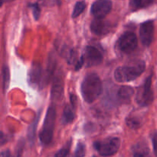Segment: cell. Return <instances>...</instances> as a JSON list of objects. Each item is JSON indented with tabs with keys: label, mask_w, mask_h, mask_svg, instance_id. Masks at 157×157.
Listing matches in <instances>:
<instances>
[{
	"label": "cell",
	"mask_w": 157,
	"mask_h": 157,
	"mask_svg": "<svg viewBox=\"0 0 157 157\" xmlns=\"http://www.w3.org/2000/svg\"><path fill=\"white\" fill-rule=\"evenodd\" d=\"M83 99L87 103H94L103 92V84L97 74L90 73L84 77L81 86Z\"/></svg>",
	"instance_id": "cell-1"
},
{
	"label": "cell",
	"mask_w": 157,
	"mask_h": 157,
	"mask_svg": "<svg viewBox=\"0 0 157 157\" xmlns=\"http://www.w3.org/2000/svg\"><path fill=\"white\" fill-rule=\"evenodd\" d=\"M86 8V3L84 2H78L76 3L75 6V9H74L73 13H72V17L73 18H77L78 16H79Z\"/></svg>",
	"instance_id": "cell-17"
},
{
	"label": "cell",
	"mask_w": 157,
	"mask_h": 157,
	"mask_svg": "<svg viewBox=\"0 0 157 157\" xmlns=\"http://www.w3.org/2000/svg\"><path fill=\"white\" fill-rule=\"evenodd\" d=\"M154 34V24L153 21H147L140 26V35L143 44L149 46L153 42Z\"/></svg>",
	"instance_id": "cell-9"
},
{
	"label": "cell",
	"mask_w": 157,
	"mask_h": 157,
	"mask_svg": "<svg viewBox=\"0 0 157 157\" xmlns=\"http://www.w3.org/2000/svg\"><path fill=\"white\" fill-rule=\"evenodd\" d=\"M146 69L144 61H139L133 66H124L118 67L115 70L114 78L118 83H127L133 81L140 76Z\"/></svg>",
	"instance_id": "cell-2"
},
{
	"label": "cell",
	"mask_w": 157,
	"mask_h": 157,
	"mask_svg": "<svg viewBox=\"0 0 157 157\" xmlns=\"http://www.w3.org/2000/svg\"><path fill=\"white\" fill-rule=\"evenodd\" d=\"M39 118H40V112H38V115H37L36 119H35V120L34 121V123H32V124H31V126H29V132H28V136H29V139L32 142H33L34 139H35L37 125H38V120H39Z\"/></svg>",
	"instance_id": "cell-15"
},
{
	"label": "cell",
	"mask_w": 157,
	"mask_h": 157,
	"mask_svg": "<svg viewBox=\"0 0 157 157\" xmlns=\"http://www.w3.org/2000/svg\"><path fill=\"white\" fill-rule=\"evenodd\" d=\"M134 90L132 87L128 86H121L117 92V98L121 103H128L133 95Z\"/></svg>",
	"instance_id": "cell-12"
},
{
	"label": "cell",
	"mask_w": 157,
	"mask_h": 157,
	"mask_svg": "<svg viewBox=\"0 0 157 157\" xmlns=\"http://www.w3.org/2000/svg\"><path fill=\"white\" fill-rule=\"evenodd\" d=\"M85 155V146L84 143H79L75 150V157H84Z\"/></svg>",
	"instance_id": "cell-18"
},
{
	"label": "cell",
	"mask_w": 157,
	"mask_h": 157,
	"mask_svg": "<svg viewBox=\"0 0 157 157\" xmlns=\"http://www.w3.org/2000/svg\"><path fill=\"white\" fill-rule=\"evenodd\" d=\"M112 2L110 0H98L91 6V13L96 18H104L110 12Z\"/></svg>",
	"instance_id": "cell-8"
},
{
	"label": "cell",
	"mask_w": 157,
	"mask_h": 157,
	"mask_svg": "<svg viewBox=\"0 0 157 157\" xmlns=\"http://www.w3.org/2000/svg\"><path fill=\"white\" fill-rule=\"evenodd\" d=\"M94 146L101 155L110 156L118 151L121 146V139L117 137H110L103 141L95 142Z\"/></svg>",
	"instance_id": "cell-4"
},
{
	"label": "cell",
	"mask_w": 157,
	"mask_h": 157,
	"mask_svg": "<svg viewBox=\"0 0 157 157\" xmlns=\"http://www.w3.org/2000/svg\"><path fill=\"white\" fill-rule=\"evenodd\" d=\"M130 5L133 9H137L144 6V0H130Z\"/></svg>",
	"instance_id": "cell-21"
},
{
	"label": "cell",
	"mask_w": 157,
	"mask_h": 157,
	"mask_svg": "<svg viewBox=\"0 0 157 157\" xmlns=\"http://www.w3.org/2000/svg\"><path fill=\"white\" fill-rule=\"evenodd\" d=\"M91 31L98 35H105L110 30V26L107 22L104 21V18H95L90 25Z\"/></svg>",
	"instance_id": "cell-10"
},
{
	"label": "cell",
	"mask_w": 157,
	"mask_h": 157,
	"mask_svg": "<svg viewBox=\"0 0 157 157\" xmlns=\"http://www.w3.org/2000/svg\"><path fill=\"white\" fill-rule=\"evenodd\" d=\"M41 77H42V69L41 66L38 64L32 66L29 74V83L38 86L41 83Z\"/></svg>",
	"instance_id": "cell-11"
},
{
	"label": "cell",
	"mask_w": 157,
	"mask_h": 157,
	"mask_svg": "<svg viewBox=\"0 0 157 157\" xmlns=\"http://www.w3.org/2000/svg\"><path fill=\"white\" fill-rule=\"evenodd\" d=\"M83 56L84 58V63L88 67L101 64L104 58L102 53L100 52L99 49L92 46H88L86 47L85 52Z\"/></svg>",
	"instance_id": "cell-7"
},
{
	"label": "cell",
	"mask_w": 157,
	"mask_h": 157,
	"mask_svg": "<svg viewBox=\"0 0 157 157\" xmlns=\"http://www.w3.org/2000/svg\"><path fill=\"white\" fill-rule=\"evenodd\" d=\"M10 82V72L8 66H4L2 69V84L4 91L7 90Z\"/></svg>",
	"instance_id": "cell-16"
},
{
	"label": "cell",
	"mask_w": 157,
	"mask_h": 157,
	"mask_svg": "<svg viewBox=\"0 0 157 157\" xmlns=\"http://www.w3.org/2000/svg\"><path fill=\"white\" fill-rule=\"evenodd\" d=\"M54 157H69V149L66 148L60 149Z\"/></svg>",
	"instance_id": "cell-22"
},
{
	"label": "cell",
	"mask_w": 157,
	"mask_h": 157,
	"mask_svg": "<svg viewBox=\"0 0 157 157\" xmlns=\"http://www.w3.org/2000/svg\"><path fill=\"white\" fill-rule=\"evenodd\" d=\"M63 83L61 78H56L54 81L52 89V99L54 100L61 99L63 94Z\"/></svg>",
	"instance_id": "cell-13"
},
{
	"label": "cell",
	"mask_w": 157,
	"mask_h": 157,
	"mask_svg": "<svg viewBox=\"0 0 157 157\" xmlns=\"http://www.w3.org/2000/svg\"><path fill=\"white\" fill-rule=\"evenodd\" d=\"M1 157H11V153L9 150H5L1 152Z\"/></svg>",
	"instance_id": "cell-25"
},
{
	"label": "cell",
	"mask_w": 157,
	"mask_h": 157,
	"mask_svg": "<svg viewBox=\"0 0 157 157\" xmlns=\"http://www.w3.org/2000/svg\"><path fill=\"white\" fill-rule=\"evenodd\" d=\"M133 157H144V155H142V154H140V153H136Z\"/></svg>",
	"instance_id": "cell-26"
},
{
	"label": "cell",
	"mask_w": 157,
	"mask_h": 157,
	"mask_svg": "<svg viewBox=\"0 0 157 157\" xmlns=\"http://www.w3.org/2000/svg\"><path fill=\"white\" fill-rule=\"evenodd\" d=\"M137 37L133 32H126L120 37L117 46L121 52L124 53H131L137 47Z\"/></svg>",
	"instance_id": "cell-6"
},
{
	"label": "cell",
	"mask_w": 157,
	"mask_h": 157,
	"mask_svg": "<svg viewBox=\"0 0 157 157\" xmlns=\"http://www.w3.org/2000/svg\"><path fill=\"white\" fill-rule=\"evenodd\" d=\"M153 149H154L155 155L157 156V133L155 134L153 137Z\"/></svg>",
	"instance_id": "cell-24"
},
{
	"label": "cell",
	"mask_w": 157,
	"mask_h": 157,
	"mask_svg": "<svg viewBox=\"0 0 157 157\" xmlns=\"http://www.w3.org/2000/svg\"><path fill=\"white\" fill-rule=\"evenodd\" d=\"M55 119H56V109L55 106L52 105L48 109L42 129L39 134L40 140L43 144L47 145L52 142L53 139Z\"/></svg>",
	"instance_id": "cell-3"
},
{
	"label": "cell",
	"mask_w": 157,
	"mask_h": 157,
	"mask_svg": "<svg viewBox=\"0 0 157 157\" xmlns=\"http://www.w3.org/2000/svg\"><path fill=\"white\" fill-rule=\"evenodd\" d=\"M29 6L32 9L35 19L38 20L40 17V14H41V9H40L38 4V3H34V4H30Z\"/></svg>",
	"instance_id": "cell-19"
},
{
	"label": "cell",
	"mask_w": 157,
	"mask_h": 157,
	"mask_svg": "<svg viewBox=\"0 0 157 157\" xmlns=\"http://www.w3.org/2000/svg\"><path fill=\"white\" fill-rule=\"evenodd\" d=\"M84 64V56L82 55V56H81L80 59L77 61L76 64H75V71L79 70V69L82 67V66Z\"/></svg>",
	"instance_id": "cell-23"
},
{
	"label": "cell",
	"mask_w": 157,
	"mask_h": 157,
	"mask_svg": "<svg viewBox=\"0 0 157 157\" xmlns=\"http://www.w3.org/2000/svg\"><path fill=\"white\" fill-rule=\"evenodd\" d=\"M74 119H75V113L73 112V109L69 106H66L63 112L62 122L64 124H67L73 122Z\"/></svg>",
	"instance_id": "cell-14"
},
{
	"label": "cell",
	"mask_w": 157,
	"mask_h": 157,
	"mask_svg": "<svg viewBox=\"0 0 157 157\" xmlns=\"http://www.w3.org/2000/svg\"><path fill=\"white\" fill-rule=\"evenodd\" d=\"M152 76H149L145 83L138 89L136 95V101L140 106H147L153 100V92L151 89Z\"/></svg>",
	"instance_id": "cell-5"
},
{
	"label": "cell",
	"mask_w": 157,
	"mask_h": 157,
	"mask_svg": "<svg viewBox=\"0 0 157 157\" xmlns=\"http://www.w3.org/2000/svg\"><path fill=\"white\" fill-rule=\"evenodd\" d=\"M127 124L131 129H138L140 126V121L136 120L135 118H129L127 119Z\"/></svg>",
	"instance_id": "cell-20"
}]
</instances>
